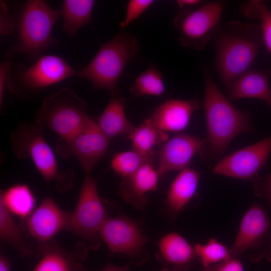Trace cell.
<instances>
[{"label": "cell", "instance_id": "5bb4252c", "mask_svg": "<svg viewBox=\"0 0 271 271\" xmlns=\"http://www.w3.org/2000/svg\"><path fill=\"white\" fill-rule=\"evenodd\" d=\"M206 139L184 133H179L163 143L158 153L160 176L171 171L182 170L188 167L196 154L203 157Z\"/></svg>", "mask_w": 271, "mask_h": 271}, {"label": "cell", "instance_id": "ba28073f", "mask_svg": "<svg viewBox=\"0 0 271 271\" xmlns=\"http://www.w3.org/2000/svg\"><path fill=\"white\" fill-rule=\"evenodd\" d=\"M108 217L96 180L90 173H85L76 206L71 213L69 231L86 241L89 248L97 250L101 241L99 230Z\"/></svg>", "mask_w": 271, "mask_h": 271}, {"label": "cell", "instance_id": "836d02e7", "mask_svg": "<svg viewBox=\"0 0 271 271\" xmlns=\"http://www.w3.org/2000/svg\"><path fill=\"white\" fill-rule=\"evenodd\" d=\"M13 62L11 61H5L0 64V106L2 108L3 103L5 85L9 71Z\"/></svg>", "mask_w": 271, "mask_h": 271}, {"label": "cell", "instance_id": "3957f363", "mask_svg": "<svg viewBox=\"0 0 271 271\" xmlns=\"http://www.w3.org/2000/svg\"><path fill=\"white\" fill-rule=\"evenodd\" d=\"M18 6L14 15L17 40L5 55L11 58L24 53L35 60L42 52L58 44L51 32L61 15L60 10L43 0H29Z\"/></svg>", "mask_w": 271, "mask_h": 271}, {"label": "cell", "instance_id": "f1b7e54d", "mask_svg": "<svg viewBox=\"0 0 271 271\" xmlns=\"http://www.w3.org/2000/svg\"><path fill=\"white\" fill-rule=\"evenodd\" d=\"M194 249L195 256L204 267L231 258L229 248L214 238L206 244H196Z\"/></svg>", "mask_w": 271, "mask_h": 271}, {"label": "cell", "instance_id": "1f68e13d", "mask_svg": "<svg viewBox=\"0 0 271 271\" xmlns=\"http://www.w3.org/2000/svg\"><path fill=\"white\" fill-rule=\"evenodd\" d=\"M0 32L2 35H10L16 28V20L14 15L8 12L6 4L1 1Z\"/></svg>", "mask_w": 271, "mask_h": 271}, {"label": "cell", "instance_id": "d6986e66", "mask_svg": "<svg viewBox=\"0 0 271 271\" xmlns=\"http://www.w3.org/2000/svg\"><path fill=\"white\" fill-rule=\"evenodd\" d=\"M271 68L248 70L240 76L228 89L229 98L235 100L254 98L265 101L271 106V89L269 80Z\"/></svg>", "mask_w": 271, "mask_h": 271}, {"label": "cell", "instance_id": "4316f807", "mask_svg": "<svg viewBox=\"0 0 271 271\" xmlns=\"http://www.w3.org/2000/svg\"><path fill=\"white\" fill-rule=\"evenodd\" d=\"M165 91L161 72L151 63L136 78L130 88V92L135 97L160 96L163 95Z\"/></svg>", "mask_w": 271, "mask_h": 271}, {"label": "cell", "instance_id": "d6a6232c", "mask_svg": "<svg viewBox=\"0 0 271 271\" xmlns=\"http://www.w3.org/2000/svg\"><path fill=\"white\" fill-rule=\"evenodd\" d=\"M202 271H244L241 261L236 257L231 258L204 267Z\"/></svg>", "mask_w": 271, "mask_h": 271}, {"label": "cell", "instance_id": "d590c367", "mask_svg": "<svg viewBox=\"0 0 271 271\" xmlns=\"http://www.w3.org/2000/svg\"><path fill=\"white\" fill-rule=\"evenodd\" d=\"M177 3L182 10L198 6L201 3V1L199 0H178Z\"/></svg>", "mask_w": 271, "mask_h": 271}, {"label": "cell", "instance_id": "ac0fdd59", "mask_svg": "<svg viewBox=\"0 0 271 271\" xmlns=\"http://www.w3.org/2000/svg\"><path fill=\"white\" fill-rule=\"evenodd\" d=\"M269 220L264 210L253 204L242 217L234 241L229 248L231 258H235L254 245L267 232Z\"/></svg>", "mask_w": 271, "mask_h": 271}, {"label": "cell", "instance_id": "e0dca14e", "mask_svg": "<svg viewBox=\"0 0 271 271\" xmlns=\"http://www.w3.org/2000/svg\"><path fill=\"white\" fill-rule=\"evenodd\" d=\"M160 176L153 163L147 162L133 174L122 178L120 196L134 207L143 208L148 201L147 194L157 190Z\"/></svg>", "mask_w": 271, "mask_h": 271}, {"label": "cell", "instance_id": "52a82bcc", "mask_svg": "<svg viewBox=\"0 0 271 271\" xmlns=\"http://www.w3.org/2000/svg\"><path fill=\"white\" fill-rule=\"evenodd\" d=\"M86 102L72 90L64 87L47 96L36 114L35 123L46 126L59 136L68 140L84 126L89 116Z\"/></svg>", "mask_w": 271, "mask_h": 271}, {"label": "cell", "instance_id": "8992f818", "mask_svg": "<svg viewBox=\"0 0 271 271\" xmlns=\"http://www.w3.org/2000/svg\"><path fill=\"white\" fill-rule=\"evenodd\" d=\"M77 73L61 57L44 55L29 68L20 62L12 63L6 85L11 93L27 99L47 87L76 76Z\"/></svg>", "mask_w": 271, "mask_h": 271}, {"label": "cell", "instance_id": "74e56055", "mask_svg": "<svg viewBox=\"0 0 271 271\" xmlns=\"http://www.w3.org/2000/svg\"><path fill=\"white\" fill-rule=\"evenodd\" d=\"M0 271H11L10 259L2 253L0 255Z\"/></svg>", "mask_w": 271, "mask_h": 271}, {"label": "cell", "instance_id": "e575fe53", "mask_svg": "<svg viewBox=\"0 0 271 271\" xmlns=\"http://www.w3.org/2000/svg\"><path fill=\"white\" fill-rule=\"evenodd\" d=\"M257 179L258 184H261V190L271 204V175Z\"/></svg>", "mask_w": 271, "mask_h": 271}, {"label": "cell", "instance_id": "9a60e30c", "mask_svg": "<svg viewBox=\"0 0 271 271\" xmlns=\"http://www.w3.org/2000/svg\"><path fill=\"white\" fill-rule=\"evenodd\" d=\"M88 251L83 241L68 250L53 239L44 245L41 258L32 271H87L83 262L87 258Z\"/></svg>", "mask_w": 271, "mask_h": 271}, {"label": "cell", "instance_id": "4fadbf2b", "mask_svg": "<svg viewBox=\"0 0 271 271\" xmlns=\"http://www.w3.org/2000/svg\"><path fill=\"white\" fill-rule=\"evenodd\" d=\"M271 153V135L221 159L214 167V174L242 180L256 177L267 163Z\"/></svg>", "mask_w": 271, "mask_h": 271}, {"label": "cell", "instance_id": "cb8c5ba5", "mask_svg": "<svg viewBox=\"0 0 271 271\" xmlns=\"http://www.w3.org/2000/svg\"><path fill=\"white\" fill-rule=\"evenodd\" d=\"M0 199L12 214L23 220L28 217L35 209V197L25 184H15L6 190H1Z\"/></svg>", "mask_w": 271, "mask_h": 271}, {"label": "cell", "instance_id": "277c9868", "mask_svg": "<svg viewBox=\"0 0 271 271\" xmlns=\"http://www.w3.org/2000/svg\"><path fill=\"white\" fill-rule=\"evenodd\" d=\"M139 51L135 35L119 32L101 46L94 58L76 76L89 81L93 90L105 89L116 96L118 79L127 65L137 58Z\"/></svg>", "mask_w": 271, "mask_h": 271}, {"label": "cell", "instance_id": "f35d334b", "mask_svg": "<svg viewBox=\"0 0 271 271\" xmlns=\"http://www.w3.org/2000/svg\"><path fill=\"white\" fill-rule=\"evenodd\" d=\"M166 271H168V270H166Z\"/></svg>", "mask_w": 271, "mask_h": 271}, {"label": "cell", "instance_id": "8fae6325", "mask_svg": "<svg viewBox=\"0 0 271 271\" xmlns=\"http://www.w3.org/2000/svg\"><path fill=\"white\" fill-rule=\"evenodd\" d=\"M109 140L97 123L89 117L82 128L74 136L67 140H58L56 152L64 158L74 156L85 173H90L107 153Z\"/></svg>", "mask_w": 271, "mask_h": 271}, {"label": "cell", "instance_id": "7402d4cb", "mask_svg": "<svg viewBox=\"0 0 271 271\" xmlns=\"http://www.w3.org/2000/svg\"><path fill=\"white\" fill-rule=\"evenodd\" d=\"M95 1L93 0H64L61 15L63 18L62 29L69 37H73L79 29L91 24Z\"/></svg>", "mask_w": 271, "mask_h": 271}, {"label": "cell", "instance_id": "6da1fadb", "mask_svg": "<svg viewBox=\"0 0 271 271\" xmlns=\"http://www.w3.org/2000/svg\"><path fill=\"white\" fill-rule=\"evenodd\" d=\"M215 67L227 89L248 71L263 44L261 27L237 21L229 22L214 35Z\"/></svg>", "mask_w": 271, "mask_h": 271}, {"label": "cell", "instance_id": "44dd1931", "mask_svg": "<svg viewBox=\"0 0 271 271\" xmlns=\"http://www.w3.org/2000/svg\"><path fill=\"white\" fill-rule=\"evenodd\" d=\"M124 99L112 96L98 120L104 134L111 140L118 136H128L136 127L126 117Z\"/></svg>", "mask_w": 271, "mask_h": 271}, {"label": "cell", "instance_id": "7a4b0ae2", "mask_svg": "<svg viewBox=\"0 0 271 271\" xmlns=\"http://www.w3.org/2000/svg\"><path fill=\"white\" fill-rule=\"evenodd\" d=\"M204 77L203 105L207 129L205 148L208 147L209 154L217 159L237 135L252 131L250 114L235 107L208 72H205Z\"/></svg>", "mask_w": 271, "mask_h": 271}, {"label": "cell", "instance_id": "2e32d148", "mask_svg": "<svg viewBox=\"0 0 271 271\" xmlns=\"http://www.w3.org/2000/svg\"><path fill=\"white\" fill-rule=\"evenodd\" d=\"M201 107V103L195 99H170L156 107L150 119L162 131L179 132L186 127L193 113Z\"/></svg>", "mask_w": 271, "mask_h": 271}, {"label": "cell", "instance_id": "7c38bea8", "mask_svg": "<svg viewBox=\"0 0 271 271\" xmlns=\"http://www.w3.org/2000/svg\"><path fill=\"white\" fill-rule=\"evenodd\" d=\"M71 213L61 209L51 197H47L23 220L27 234L37 242V256L40 257L44 245L57 233L69 230Z\"/></svg>", "mask_w": 271, "mask_h": 271}, {"label": "cell", "instance_id": "8d00e7d4", "mask_svg": "<svg viewBox=\"0 0 271 271\" xmlns=\"http://www.w3.org/2000/svg\"><path fill=\"white\" fill-rule=\"evenodd\" d=\"M100 271H130L129 264L123 266H117L108 262Z\"/></svg>", "mask_w": 271, "mask_h": 271}, {"label": "cell", "instance_id": "d4e9b609", "mask_svg": "<svg viewBox=\"0 0 271 271\" xmlns=\"http://www.w3.org/2000/svg\"><path fill=\"white\" fill-rule=\"evenodd\" d=\"M128 138L132 143V150L152 162L155 153L154 147L169 139L167 133L156 127L150 118L136 127Z\"/></svg>", "mask_w": 271, "mask_h": 271}, {"label": "cell", "instance_id": "83f0119b", "mask_svg": "<svg viewBox=\"0 0 271 271\" xmlns=\"http://www.w3.org/2000/svg\"><path fill=\"white\" fill-rule=\"evenodd\" d=\"M240 11L248 18L261 21L263 43L271 53V10L260 1L251 0L243 3Z\"/></svg>", "mask_w": 271, "mask_h": 271}, {"label": "cell", "instance_id": "30bf717a", "mask_svg": "<svg viewBox=\"0 0 271 271\" xmlns=\"http://www.w3.org/2000/svg\"><path fill=\"white\" fill-rule=\"evenodd\" d=\"M99 235L112 253L129 256L134 264L141 265L147 260L144 249L147 238L133 220L122 216L109 217Z\"/></svg>", "mask_w": 271, "mask_h": 271}, {"label": "cell", "instance_id": "5b68a950", "mask_svg": "<svg viewBox=\"0 0 271 271\" xmlns=\"http://www.w3.org/2000/svg\"><path fill=\"white\" fill-rule=\"evenodd\" d=\"M43 128L36 123L20 124L11 133L14 153L18 159L30 158L47 184L55 181L59 191H68L73 186V173L69 169L59 171L53 151L43 137Z\"/></svg>", "mask_w": 271, "mask_h": 271}, {"label": "cell", "instance_id": "4dcf8cb0", "mask_svg": "<svg viewBox=\"0 0 271 271\" xmlns=\"http://www.w3.org/2000/svg\"><path fill=\"white\" fill-rule=\"evenodd\" d=\"M153 0H130L127 3L125 16L119 26L121 29L127 27L138 19L154 3Z\"/></svg>", "mask_w": 271, "mask_h": 271}, {"label": "cell", "instance_id": "f546056e", "mask_svg": "<svg viewBox=\"0 0 271 271\" xmlns=\"http://www.w3.org/2000/svg\"><path fill=\"white\" fill-rule=\"evenodd\" d=\"M147 162L153 163L145 156L132 150L115 154L111 161L110 166L115 173L123 178L133 174Z\"/></svg>", "mask_w": 271, "mask_h": 271}, {"label": "cell", "instance_id": "603a6c76", "mask_svg": "<svg viewBox=\"0 0 271 271\" xmlns=\"http://www.w3.org/2000/svg\"><path fill=\"white\" fill-rule=\"evenodd\" d=\"M158 246L163 259L175 266H186L196 256L194 247L176 232L163 236L158 242Z\"/></svg>", "mask_w": 271, "mask_h": 271}, {"label": "cell", "instance_id": "484cf974", "mask_svg": "<svg viewBox=\"0 0 271 271\" xmlns=\"http://www.w3.org/2000/svg\"><path fill=\"white\" fill-rule=\"evenodd\" d=\"M0 238L22 257L36 254V249L24 239L21 231L15 222L12 214L0 199Z\"/></svg>", "mask_w": 271, "mask_h": 271}, {"label": "cell", "instance_id": "ffe728a7", "mask_svg": "<svg viewBox=\"0 0 271 271\" xmlns=\"http://www.w3.org/2000/svg\"><path fill=\"white\" fill-rule=\"evenodd\" d=\"M200 174L187 167L178 174L171 184L167 193L168 206L174 212L181 211L195 194Z\"/></svg>", "mask_w": 271, "mask_h": 271}, {"label": "cell", "instance_id": "9c48e42d", "mask_svg": "<svg viewBox=\"0 0 271 271\" xmlns=\"http://www.w3.org/2000/svg\"><path fill=\"white\" fill-rule=\"evenodd\" d=\"M225 3L207 2L200 7L184 9L176 15L174 24L179 33L181 45L202 50L217 30Z\"/></svg>", "mask_w": 271, "mask_h": 271}]
</instances>
